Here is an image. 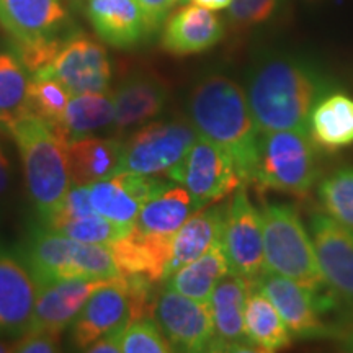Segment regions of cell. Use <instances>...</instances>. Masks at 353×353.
Masks as SVG:
<instances>
[{"label": "cell", "mask_w": 353, "mask_h": 353, "mask_svg": "<svg viewBox=\"0 0 353 353\" xmlns=\"http://www.w3.org/2000/svg\"><path fill=\"white\" fill-rule=\"evenodd\" d=\"M198 208L183 187L169 185L141 208L132 229L151 236L174 237Z\"/></svg>", "instance_id": "obj_29"}, {"label": "cell", "mask_w": 353, "mask_h": 353, "mask_svg": "<svg viewBox=\"0 0 353 353\" xmlns=\"http://www.w3.org/2000/svg\"><path fill=\"white\" fill-rule=\"evenodd\" d=\"M136 2H138L141 10H143L145 20H148L154 33L159 26L164 23V20L169 17L170 8L179 0H136Z\"/></svg>", "instance_id": "obj_38"}, {"label": "cell", "mask_w": 353, "mask_h": 353, "mask_svg": "<svg viewBox=\"0 0 353 353\" xmlns=\"http://www.w3.org/2000/svg\"><path fill=\"white\" fill-rule=\"evenodd\" d=\"M59 350L61 334L50 330L28 329L12 343V352L19 353H54Z\"/></svg>", "instance_id": "obj_37"}, {"label": "cell", "mask_w": 353, "mask_h": 353, "mask_svg": "<svg viewBox=\"0 0 353 353\" xmlns=\"http://www.w3.org/2000/svg\"><path fill=\"white\" fill-rule=\"evenodd\" d=\"M52 231L88 244H112L114 241L123 239L131 231V228L120 226L101 214L94 213L57 224Z\"/></svg>", "instance_id": "obj_34"}, {"label": "cell", "mask_w": 353, "mask_h": 353, "mask_svg": "<svg viewBox=\"0 0 353 353\" xmlns=\"http://www.w3.org/2000/svg\"><path fill=\"white\" fill-rule=\"evenodd\" d=\"M343 345H345L347 350L353 352V330H352L350 334H347V337H345V342H343Z\"/></svg>", "instance_id": "obj_42"}, {"label": "cell", "mask_w": 353, "mask_h": 353, "mask_svg": "<svg viewBox=\"0 0 353 353\" xmlns=\"http://www.w3.org/2000/svg\"><path fill=\"white\" fill-rule=\"evenodd\" d=\"M151 286L141 276L121 275L95 290L72 322L74 347L85 352L97 339L123 332L132 321L152 316Z\"/></svg>", "instance_id": "obj_6"}, {"label": "cell", "mask_w": 353, "mask_h": 353, "mask_svg": "<svg viewBox=\"0 0 353 353\" xmlns=\"http://www.w3.org/2000/svg\"><path fill=\"white\" fill-rule=\"evenodd\" d=\"M23 260L38 288L63 278L121 276L108 244L74 241L48 228L33 232Z\"/></svg>", "instance_id": "obj_7"}, {"label": "cell", "mask_w": 353, "mask_h": 353, "mask_svg": "<svg viewBox=\"0 0 353 353\" xmlns=\"http://www.w3.org/2000/svg\"><path fill=\"white\" fill-rule=\"evenodd\" d=\"M307 132L319 149L341 151L353 144V99L343 92H325L309 113Z\"/></svg>", "instance_id": "obj_24"}, {"label": "cell", "mask_w": 353, "mask_h": 353, "mask_svg": "<svg viewBox=\"0 0 353 353\" xmlns=\"http://www.w3.org/2000/svg\"><path fill=\"white\" fill-rule=\"evenodd\" d=\"M224 210L226 205L208 206L200 213L190 216L172 239L170 259L165 268V280L172 273L193 262L211 247L221 242Z\"/></svg>", "instance_id": "obj_25"}, {"label": "cell", "mask_w": 353, "mask_h": 353, "mask_svg": "<svg viewBox=\"0 0 353 353\" xmlns=\"http://www.w3.org/2000/svg\"><path fill=\"white\" fill-rule=\"evenodd\" d=\"M38 286L23 257L0 249V335L20 337L32 321Z\"/></svg>", "instance_id": "obj_17"}, {"label": "cell", "mask_w": 353, "mask_h": 353, "mask_svg": "<svg viewBox=\"0 0 353 353\" xmlns=\"http://www.w3.org/2000/svg\"><path fill=\"white\" fill-rule=\"evenodd\" d=\"M306 2H311V3H314V2H322V0H306Z\"/></svg>", "instance_id": "obj_44"}, {"label": "cell", "mask_w": 353, "mask_h": 353, "mask_svg": "<svg viewBox=\"0 0 353 353\" xmlns=\"http://www.w3.org/2000/svg\"><path fill=\"white\" fill-rule=\"evenodd\" d=\"M123 143L117 138H82L68 144L72 185H92L120 172Z\"/></svg>", "instance_id": "obj_26"}, {"label": "cell", "mask_w": 353, "mask_h": 353, "mask_svg": "<svg viewBox=\"0 0 353 353\" xmlns=\"http://www.w3.org/2000/svg\"><path fill=\"white\" fill-rule=\"evenodd\" d=\"M121 352L125 353H169L174 352L170 342L152 316L139 317L121 332Z\"/></svg>", "instance_id": "obj_35"}, {"label": "cell", "mask_w": 353, "mask_h": 353, "mask_svg": "<svg viewBox=\"0 0 353 353\" xmlns=\"http://www.w3.org/2000/svg\"><path fill=\"white\" fill-rule=\"evenodd\" d=\"M87 17L101 41L118 50L138 46L152 33L136 0H88Z\"/></svg>", "instance_id": "obj_21"}, {"label": "cell", "mask_w": 353, "mask_h": 353, "mask_svg": "<svg viewBox=\"0 0 353 353\" xmlns=\"http://www.w3.org/2000/svg\"><path fill=\"white\" fill-rule=\"evenodd\" d=\"M244 329L254 352L273 353L291 345L293 335L273 303L250 283L244 306Z\"/></svg>", "instance_id": "obj_27"}, {"label": "cell", "mask_w": 353, "mask_h": 353, "mask_svg": "<svg viewBox=\"0 0 353 353\" xmlns=\"http://www.w3.org/2000/svg\"><path fill=\"white\" fill-rule=\"evenodd\" d=\"M8 180H10V165H8V159L6 157V154L0 149V196L6 193Z\"/></svg>", "instance_id": "obj_40"}, {"label": "cell", "mask_w": 353, "mask_h": 353, "mask_svg": "<svg viewBox=\"0 0 353 353\" xmlns=\"http://www.w3.org/2000/svg\"><path fill=\"white\" fill-rule=\"evenodd\" d=\"M319 148L307 130L262 131L252 183L306 196L321 175Z\"/></svg>", "instance_id": "obj_5"}, {"label": "cell", "mask_w": 353, "mask_h": 353, "mask_svg": "<svg viewBox=\"0 0 353 353\" xmlns=\"http://www.w3.org/2000/svg\"><path fill=\"white\" fill-rule=\"evenodd\" d=\"M192 3L208 8V10H223L229 7L231 0H192Z\"/></svg>", "instance_id": "obj_41"}, {"label": "cell", "mask_w": 353, "mask_h": 353, "mask_svg": "<svg viewBox=\"0 0 353 353\" xmlns=\"http://www.w3.org/2000/svg\"><path fill=\"white\" fill-rule=\"evenodd\" d=\"M252 285L273 303L293 337L312 339L329 334L327 325L322 321V312L327 304L314 291L288 276L268 270L252 281Z\"/></svg>", "instance_id": "obj_14"}, {"label": "cell", "mask_w": 353, "mask_h": 353, "mask_svg": "<svg viewBox=\"0 0 353 353\" xmlns=\"http://www.w3.org/2000/svg\"><path fill=\"white\" fill-rule=\"evenodd\" d=\"M250 281L229 272L210 298L213 319L211 352H254L244 329V306Z\"/></svg>", "instance_id": "obj_18"}, {"label": "cell", "mask_w": 353, "mask_h": 353, "mask_svg": "<svg viewBox=\"0 0 353 353\" xmlns=\"http://www.w3.org/2000/svg\"><path fill=\"white\" fill-rule=\"evenodd\" d=\"M6 352H12V345H7V343L0 342V353H6Z\"/></svg>", "instance_id": "obj_43"}, {"label": "cell", "mask_w": 353, "mask_h": 353, "mask_svg": "<svg viewBox=\"0 0 353 353\" xmlns=\"http://www.w3.org/2000/svg\"><path fill=\"white\" fill-rule=\"evenodd\" d=\"M283 0H231L228 20L234 30H249L270 20Z\"/></svg>", "instance_id": "obj_36"}, {"label": "cell", "mask_w": 353, "mask_h": 353, "mask_svg": "<svg viewBox=\"0 0 353 353\" xmlns=\"http://www.w3.org/2000/svg\"><path fill=\"white\" fill-rule=\"evenodd\" d=\"M317 198L325 214L353 232V164L325 175L317 185Z\"/></svg>", "instance_id": "obj_32"}, {"label": "cell", "mask_w": 353, "mask_h": 353, "mask_svg": "<svg viewBox=\"0 0 353 353\" xmlns=\"http://www.w3.org/2000/svg\"><path fill=\"white\" fill-rule=\"evenodd\" d=\"M23 164L26 192L44 224L72 187L68 144L41 118L26 113L7 125Z\"/></svg>", "instance_id": "obj_3"}, {"label": "cell", "mask_w": 353, "mask_h": 353, "mask_svg": "<svg viewBox=\"0 0 353 353\" xmlns=\"http://www.w3.org/2000/svg\"><path fill=\"white\" fill-rule=\"evenodd\" d=\"M152 317L174 352H211L213 319L208 303L196 301L165 288L154 299Z\"/></svg>", "instance_id": "obj_12"}, {"label": "cell", "mask_w": 353, "mask_h": 353, "mask_svg": "<svg viewBox=\"0 0 353 353\" xmlns=\"http://www.w3.org/2000/svg\"><path fill=\"white\" fill-rule=\"evenodd\" d=\"M32 77L54 79L70 95L110 92L112 64L105 48L85 34L74 33L63 39L56 56Z\"/></svg>", "instance_id": "obj_11"}, {"label": "cell", "mask_w": 353, "mask_h": 353, "mask_svg": "<svg viewBox=\"0 0 353 353\" xmlns=\"http://www.w3.org/2000/svg\"><path fill=\"white\" fill-rule=\"evenodd\" d=\"M169 87L157 74L136 70L123 79L113 92V126L118 132L144 125L165 108Z\"/></svg>", "instance_id": "obj_20"}, {"label": "cell", "mask_w": 353, "mask_h": 353, "mask_svg": "<svg viewBox=\"0 0 353 353\" xmlns=\"http://www.w3.org/2000/svg\"><path fill=\"white\" fill-rule=\"evenodd\" d=\"M65 21L61 0H0V23L19 44L56 38Z\"/></svg>", "instance_id": "obj_22"}, {"label": "cell", "mask_w": 353, "mask_h": 353, "mask_svg": "<svg viewBox=\"0 0 353 353\" xmlns=\"http://www.w3.org/2000/svg\"><path fill=\"white\" fill-rule=\"evenodd\" d=\"M113 92L72 95L59 123L51 130L69 144L113 125Z\"/></svg>", "instance_id": "obj_28"}, {"label": "cell", "mask_w": 353, "mask_h": 353, "mask_svg": "<svg viewBox=\"0 0 353 353\" xmlns=\"http://www.w3.org/2000/svg\"><path fill=\"white\" fill-rule=\"evenodd\" d=\"M170 180L182 183L198 210L221 201L244 185L231 154L200 136Z\"/></svg>", "instance_id": "obj_9"}, {"label": "cell", "mask_w": 353, "mask_h": 353, "mask_svg": "<svg viewBox=\"0 0 353 353\" xmlns=\"http://www.w3.org/2000/svg\"><path fill=\"white\" fill-rule=\"evenodd\" d=\"M221 245L226 255L229 272L245 278L250 283L267 272L262 214L250 201L245 185H241L232 193L231 201L224 210Z\"/></svg>", "instance_id": "obj_10"}, {"label": "cell", "mask_w": 353, "mask_h": 353, "mask_svg": "<svg viewBox=\"0 0 353 353\" xmlns=\"http://www.w3.org/2000/svg\"><path fill=\"white\" fill-rule=\"evenodd\" d=\"M70 97L72 95L69 94L68 88L54 79L30 76L28 97H26L28 113L41 118L50 128L59 123L68 108Z\"/></svg>", "instance_id": "obj_33"}, {"label": "cell", "mask_w": 353, "mask_h": 353, "mask_svg": "<svg viewBox=\"0 0 353 353\" xmlns=\"http://www.w3.org/2000/svg\"><path fill=\"white\" fill-rule=\"evenodd\" d=\"M224 32L226 25L213 10L192 3L167 17L161 46L174 56L200 54L216 46Z\"/></svg>", "instance_id": "obj_19"}, {"label": "cell", "mask_w": 353, "mask_h": 353, "mask_svg": "<svg viewBox=\"0 0 353 353\" xmlns=\"http://www.w3.org/2000/svg\"><path fill=\"white\" fill-rule=\"evenodd\" d=\"M110 280L112 278H63L39 286L28 329L61 334L72 325L90 294Z\"/></svg>", "instance_id": "obj_16"}, {"label": "cell", "mask_w": 353, "mask_h": 353, "mask_svg": "<svg viewBox=\"0 0 353 353\" xmlns=\"http://www.w3.org/2000/svg\"><path fill=\"white\" fill-rule=\"evenodd\" d=\"M260 214L267 270L298 281L314 291L329 307L334 306L337 298L322 276L311 234L304 228L298 210L288 203L265 201Z\"/></svg>", "instance_id": "obj_4"}, {"label": "cell", "mask_w": 353, "mask_h": 353, "mask_svg": "<svg viewBox=\"0 0 353 353\" xmlns=\"http://www.w3.org/2000/svg\"><path fill=\"white\" fill-rule=\"evenodd\" d=\"M196 139V130L185 120L149 123L123 145L120 172L164 175L170 180Z\"/></svg>", "instance_id": "obj_8"}, {"label": "cell", "mask_w": 353, "mask_h": 353, "mask_svg": "<svg viewBox=\"0 0 353 353\" xmlns=\"http://www.w3.org/2000/svg\"><path fill=\"white\" fill-rule=\"evenodd\" d=\"M30 77L19 56L0 52V125L6 128L28 113Z\"/></svg>", "instance_id": "obj_31"}, {"label": "cell", "mask_w": 353, "mask_h": 353, "mask_svg": "<svg viewBox=\"0 0 353 353\" xmlns=\"http://www.w3.org/2000/svg\"><path fill=\"white\" fill-rule=\"evenodd\" d=\"M174 237L151 236L131 228L120 241L108 244L121 275L141 276L156 285L165 280Z\"/></svg>", "instance_id": "obj_23"}, {"label": "cell", "mask_w": 353, "mask_h": 353, "mask_svg": "<svg viewBox=\"0 0 353 353\" xmlns=\"http://www.w3.org/2000/svg\"><path fill=\"white\" fill-rule=\"evenodd\" d=\"M327 88V81L311 63L272 54L250 68L245 97L260 132L307 130L309 113Z\"/></svg>", "instance_id": "obj_1"}, {"label": "cell", "mask_w": 353, "mask_h": 353, "mask_svg": "<svg viewBox=\"0 0 353 353\" xmlns=\"http://www.w3.org/2000/svg\"><path fill=\"white\" fill-rule=\"evenodd\" d=\"M120 342H121V332H110L107 335H103V337L97 339V341L92 343V345L88 347L85 352L118 353V352H121Z\"/></svg>", "instance_id": "obj_39"}, {"label": "cell", "mask_w": 353, "mask_h": 353, "mask_svg": "<svg viewBox=\"0 0 353 353\" xmlns=\"http://www.w3.org/2000/svg\"><path fill=\"white\" fill-rule=\"evenodd\" d=\"M309 229L325 283L335 298L353 306V232L322 211H312Z\"/></svg>", "instance_id": "obj_13"}, {"label": "cell", "mask_w": 353, "mask_h": 353, "mask_svg": "<svg viewBox=\"0 0 353 353\" xmlns=\"http://www.w3.org/2000/svg\"><path fill=\"white\" fill-rule=\"evenodd\" d=\"M229 273V265L221 242L211 247L208 252L176 270L167 278V288L175 290L201 303H210L216 285Z\"/></svg>", "instance_id": "obj_30"}, {"label": "cell", "mask_w": 353, "mask_h": 353, "mask_svg": "<svg viewBox=\"0 0 353 353\" xmlns=\"http://www.w3.org/2000/svg\"><path fill=\"white\" fill-rule=\"evenodd\" d=\"M187 108L198 136L231 154L244 185L252 183L260 131L244 88L223 74H210L193 87Z\"/></svg>", "instance_id": "obj_2"}, {"label": "cell", "mask_w": 353, "mask_h": 353, "mask_svg": "<svg viewBox=\"0 0 353 353\" xmlns=\"http://www.w3.org/2000/svg\"><path fill=\"white\" fill-rule=\"evenodd\" d=\"M172 185L154 175L118 172L110 179L88 185L97 213L125 228H132L139 211L151 198Z\"/></svg>", "instance_id": "obj_15"}]
</instances>
